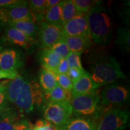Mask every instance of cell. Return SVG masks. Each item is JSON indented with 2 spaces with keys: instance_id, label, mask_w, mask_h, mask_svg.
Returning <instances> with one entry per match:
<instances>
[{
  "instance_id": "4dcf8cb0",
  "label": "cell",
  "mask_w": 130,
  "mask_h": 130,
  "mask_svg": "<svg viewBox=\"0 0 130 130\" xmlns=\"http://www.w3.org/2000/svg\"><path fill=\"white\" fill-rule=\"evenodd\" d=\"M9 104L6 96V87L4 85H2L0 87V113L9 107Z\"/></svg>"
},
{
  "instance_id": "1f68e13d",
  "label": "cell",
  "mask_w": 130,
  "mask_h": 130,
  "mask_svg": "<svg viewBox=\"0 0 130 130\" xmlns=\"http://www.w3.org/2000/svg\"><path fill=\"white\" fill-rule=\"evenodd\" d=\"M26 2L27 1L23 0H0V9H7Z\"/></svg>"
},
{
  "instance_id": "52a82bcc",
  "label": "cell",
  "mask_w": 130,
  "mask_h": 130,
  "mask_svg": "<svg viewBox=\"0 0 130 130\" xmlns=\"http://www.w3.org/2000/svg\"><path fill=\"white\" fill-rule=\"evenodd\" d=\"M129 121V111L121 108H110L102 115L96 130H124Z\"/></svg>"
},
{
  "instance_id": "8fae6325",
  "label": "cell",
  "mask_w": 130,
  "mask_h": 130,
  "mask_svg": "<svg viewBox=\"0 0 130 130\" xmlns=\"http://www.w3.org/2000/svg\"><path fill=\"white\" fill-rule=\"evenodd\" d=\"M35 42L22 32L8 25L0 38V45H12L25 50H31Z\"/></svg>"
},
{
  "instance_id": "7402d4cb",
  "label": "cell",
  "mask_w": 130,
  "mask_h": 130,
  "mask_svg": "<svg viewBox=\"0 0 130 130\" xmlns=\"http://www.w3.org/2000/svg\"><path fill=\"white\" fill-rule=\"evenodd\" d=\"M62 1L56 6L47 10L44 16L43 21L48 23L56 24L62 27L61 22V4Z\"/></svg>"
},
{
  "instance_id": "9c48e42d",
  "label": "cell",
  "mask_w": 130,
  "mask_h": 130,
  "mask_svg": "<svg viewBox=\"0 0 130 130\" xmlns=\"http://www.w3.org/2000/svg\"><path fill=\"white\" fill-rule=\"evenodd\" d=\"M25 65V56L21 50L15 48L3 49L0 55V69L13 72L18 71Z\"/></svg>"
},
{
  "instance_id": "83f0119b",
  "label": "cell",
  "mask_w": 130,
  "mask_h": 130,
  "mask_svg": "<svg viewBox=\"0 0 130 130\" xmlns=\"http://www.w3.org/2000/svg\"><path fill=\"white\" fill-rule=\"evenodd\" d=\"M56 80L57 85L68 91V92H72L73 83L70 80L69 77L66 74H56Z\"/></svg>"
},
{
  "instance_id": "836d02e7",
  "label": "cell",
  "mask_w": 130,
  "mask_h": 130,
  "mask_svg": "<svg viewBox=\"0 0 130 130\" xmlns=\"http://www.w3.org/2000/svg\"><path fill=\"white\" fill-rule=\"evenodd\" d=\"M18 72H13L9 71H4L0 69V79H9L10 80L15 79L19 75Z\"/></svg>"
},
{
  "instance_id": "7c38bea8",
  "label": "cell",
  "mask_w": 130,
  "mask_h": 130,
  "mask_svg": "<svg viewBox=\"0 0 130 130\" xmlns=\"http://www.w3.org/2000/svg\"><path fill=\"white\" fill-rule=\"evenodd\" d=\"M64 36L90 37L87 14H78L62 27Z\"/></svg>"
},
{
  "instance_id": "74e56055",
  "label": "cell",
  "mask_w": 130,
  "mask_h": 130,
  "mask_svg": "<svg viewBox=\"0 0 130 130\" xmlns=\"http://www.w3.org/2000/svg\"><path fill=\"white\" fill-rule=\"evenodd\" d=\"M3 50V46L2 45H0V55H1V52H2Z\"/></svg>"
},
{
  "instance_id": "7a4b0ae2",
  "label": "cell",
  "mask_w": 130,
  "mask_h": 130,
  "mask_svg": "<svg viewBox=\"0 0 130 130\" xmlns=\"http://www.w3.org/2000/svg\"><path fill=\"white\" fill-rule=\"evenodd\" d=\"M91 39L96 44H110L113 36V22L110 10L100 2L87 13Z\"/></svg>"
},
{
  "instance_id": "2e32d148",
  "label": "cell",
  "mask_w": 130,
  "mask_h": 130,
  "mask_svg": "<svg viewBox=\"0 0 130 130\" xmlns=\"http://www.w3.org/2000/svg\"><path fill=\"white\" fill-rule=\"evenodd\" d=\"M63 40L70 52L81 54L90 48L92 40L90 37L63 36Z\"/></svg>"
},
{
  "instance_id": "e0dca14e",
  "label": "cell",
  "mask_w": 130,
  "mask_h": 130,
  "mask_svg": "<svg viewBox=\"0 0 130 130\" xmlns=\"http://www.w3.org/2000/svg\"><path fill=\"white\" fill-rule=\"evenodd\" d=\"M7 25L19 30L36 42L38 37L39 26L35 21H8Z\"/></svg>"
},
{
  "instance_id": "f35d334b",
  "label": "cell",
  "mask_w": 130,
  "mask_h": 130,
  "mask_svg": "<svg viewBox=\"0 0 130 130\" xmlns=\"http://www.w3.org/2000/svg\"><path fill=\"white\" fill-rule=\"evenodd\" d=\"M1 86H2V85H1V84H0V87H1Z\"/></svg>"
},
{
  "instance_id": "d6a6232c",
  "label": "cell",
  "mask_w": 130,
  "mask_h": 130,
  "mask_svg": "<svg viewBox=\"0 0 130 130\" xmlns=\"http://www.w3.org/2000/svg\"><path fill=\"white\" fill-rule=\"evenodd\" d=\"M69 66L66 58H61L56 68L55 73L56 74H67Z\"/></svg>"
},
{
  "instance_id": "6da1fadb",
  "label": "cell",
  "mask_w": 130,
  "mask_h": 130,
  "mask_svg": "<svg viewBox=\"0 0 130 130\" xmlns=\"http://www.w3.org/2000/svg\"><path fill=\"white\" fill-rule=\"evenodd\" d=\"M4 86L7 100L15 105L19 113H31L44 102L39 83L31 74H19Z\"/></svg>"
},
{
  "instance_id": "603a6c76",
  "label": "cell",
  "mask_w": 130,
  "mask_h": 130,
  "mask_svg": "<svg viewBox=\"0 0 130 130\" xmlns=\"http://www.w3.org/2000/svg\"><path fill=\"white\" fill-rule=\"evenodd\" d=\"M77 14L78 13L72 2V0H65L62 1V4H61L62 25L74 18Z\"/></svg>"
},
{
  "instance_id": "ab89813d",
  "label": "cell",
  "mask_w": 130,
  "mask_h": 130,
  "mask_svg": "<svg viewBox=\"0 0 130 130\" xmlns=\"http://www.w3.org/2000/svg\"></svg>"
},
{
  "instance_id": "8992f818",
  "label": "cell",
  "mask_w": 130,
  "mask_h": 130,
  "mask_svg": "<svg viewBox=\"0 0 130 130\" xmlns=\"http://www.w3.org/2000/svg\"><path fill=\"white\" fill-rule=\"evenodd\" d=\"M43 117L59 129L72 116V110L68 101H49L45 102Z\"/></svg>"
},
{
  "instance_id": "30bf717a",
  "label": "cell",
  "mask_w": 130,
  "mask_h": 130,
  "mask_svg": "<svg viewBox=\"0 0 130 130\" xmlns=\"http://www.w3.org/2000/svg\"><path fill=\"white\" fill-rule=\"evenodd\" d=\"M30 124L12 107H8L0 113V130H25Z\"/></svg>"
},
{
  "instance_id": "f546056e",
  "label": "cell",
  "mask_w": 130,
  "mask_h": 130,
  "mask_svg": "<svg viewBox=\"0 0 130 130\" xmlns=\"http://www.w3.org/2000/svg\"><path fill=\"white\" fill-rule=\"evenodd\" d=\"M85 70H80L77 68H69L68 70L67 75L69 77L70 80L72 81V83H74L75 81H76L85 72Z\"/></svg>"
},
{
  "instance_id": "ac0fdd59",
  "label": "cell",
  "mask_w": 130,
  "mask_h": 130,
  "mask_svg": "<svg viewBox=\"0 0 130 130\" xmlns=\"http://www.w3.org/2000/svg\"><path fill=\"white\" fill-rule=\"evenodd\" d=\"M39 83L43 93H46L57 85L56 74L46 68L42 67L39 74Z\"/></svg>"
},
{
  "instance_id": "ffe728a7",
  "label": "cell",
  "mask_w": 130,
  "mask_h": 130,
  "mask_svg": "<svg viewBox=\"0 0 130 130\" xmlns=\"http://www.w3.org/2000/svg\"><path fill=\"white\" fill-rule=\"evenodd\" d=\"M71 97V92L64 90L58 85L48 92L43 94L44 102L49 101H68Z\"/></svg>"
},
{
  "instance_id": "cb8c5ba5",
  "label": "cell",
  "mask_w": 130,
  "mask_h": 130,
  "mask_svg": "<svg viewBox=\"0 0 130 130\" xmlns=\"http://www.w3.org/2000/svg\"><path fill=\"white\" fill-rule=\"evenodd\" d=\"M129 30L127 27L120 28L118 30L116 43L123 51L129 52Z\"/></svg>"
},
{
  "instance_id": "f1b7e54d",
  "label": "cell",
  "mask_w": 130,
  "mask_h": 130,
  "mask_svg": "<svg viewBox=\"0 0 130 130\" xmlns=\"http://www.w3.org/2000/svg\"><path fill=\"white\" fill-rule=\"evenodd\" d=\"M32 126V130H58L56 126L45 119H39Z\"/></svg>"
},
{
  "instance_id": "484cf974",
  "label": "cell",
  "mask_w": 130,
  "mask_h": 130,
  "mask_svg": "<svg viewBox=\"0 0 130 130\" xmlns=\"http://www.w3.org/2000/svg\"><path fill=\"white\" fill-rule=\"evenodd\" d=\"M50 48L61 59V58H66L70 53L67 45L66 44L63 40V39L56 42Z\"/></svg>"
},
{
  "instance_id": "44dd1931",
  "label": "cell",
  "mask_w": 130,
  "mask_h": 130,
  "mask_svg": "<svg viewBox=\"0 0 130 130\" xmlns=\"http://www.w3.org/2000/svg\"><path fill=\"white\" fill-rule=\"evenodd\" d=\"M27 5L34 16L35 22L40 23L43 21L46 11V0H30L27 1Z\"/></svg>"
},
{
  "instance_id": "5b68a950",
  "label": "cell",
  "mask_w": 130,
  "mask_h": 130,
  "mask_svg": "<svg viewBox=\"0 0 130 130\" xmlns=\"http://www.w3.org/2000/svg\"><path fill=\"white\" fill-rule=\"evenodd\" d=\"M100 95V104L103 114L110 108H121L129 102L130 90L127 85L116 81L105 85Z\"/></svg>"
},
{
  "instance_id": "d6986e66",
  "label": "cell",
  "mask_w": 130,
  "mask_h": 130,
  "mask_svg": "<svg viewBox=\"0 0 130 130\" xmlns=\"http://www.w3.org/2000/svg\"><path fill=\"white\" fill-rule=\"evenodd\" d=\"M61 58L49 48H43L40 51L39 60L42 67L46 68L55 72Z\"/></svg>"
},
{
  "instance_id": "4fadbf2b",
  "label": "cell",
  "mask_w": 130,
  "mask_h": 130,
  "mask_svg": "<svg viewBox=\"0 0 130 130\" xmlns=\"http://www.w3.org/2000/svg\"><path fill=\"white\" fill-rule=\"evenodd\" d=\"M7 16L8 21H35V18L28 7L27 2L13 7L3 9Z\"/></svg>"
},
{
  "instance_id": "4316f807",
  "label": "cell",
  "mask_w": 130,
  "mask_h": 130,
  "mask_svg": "<svg viewBox=\"0 0 130 130\" xmlns=\"http://www.w3.org/2000/svg\"><path fill=\"white\" fill-rule=\"evenodd\" d=\"M66 58L68 61L69 68H74L80 70L84 69L82 66V64H81V54L74 53L70 52Z\"/></svg>"
},
{
  "instance_id": "d4e9b609",
  "label": "cell",
  "mask_w": 130,
  "mask_h": 130,
  "mask_svg": "<svg viewBox=\"0 0 130 130\" xmlns=\"http://www.w3.org/2000/svg\"><path fill=\"white\" fill-rule=\"evenodd\" d=\"M78 14H87L100 1L91 0H72Z\"/></svg>"
},
{
  "instance_id": "d590c367",
  "label": "cell",
  "mask_w": 130,
  "mask_h": 130,
  "mask_svg": "<svg viewBox=\"0 0 130 130\" xmlns=\"http://www.w3.org/2000/svg\"><path fill=\"white\" fill-rule=\"evenodd\" d=\"M61 2L60 0H46V10L50 8L56 6Z\"/></svg>"
},
{
  "instance_id": "ba28073f",
  "label": "cell",
  "mask_w": 130,
  "mask_h": 130,
  "mask_svg": "<svg viewBox=\"0 0 130 130\" xmlns=\"http://www.w3.org/2000/svg\"><path fill=\"white\" fill-rule=\"evenodd\" d=\"M62 27L48 23L43 21L39 25L38 38L41 48H51L54 44L63 39Z\"/></svg>"
},
{
  "instance_id": "3957f363",
  "label": "cell",
  "mask_w": 130,
  "mask_h": 130,
  "mask_svg": "<svg viewBox=\"0 0 130 130\" xmlns=\"http://www.w3.org/2000/svg\"><path fill=\"white\" fill-rule=\"evenodd\" d=\"M90 65L92 80L100 87L126 78L115 57L93 53L90 56Z\"/></svg>"
},
{
  "instance_id": "5bb4252c",
  "label": "cell",
  "mask_w": 130,
  "mask_h": 130,
  "mask_svg": "<svg viewBox=\"0 0 130 130\" xmlns=\"http://www.w3.org/2000/svg\"><path fill=\"white\" fill-rule=\"evenodd\" d=\"M97 125L93 119L72 116L58 130H96Z\"/></svg>"
},
{
  "instance_id": "e575fe53",
  "label": "cell",
  "mask_w": 130,
  "mask_h": 130,
  "mask_svg": "<svg viewBox=\"0 0 130 130\" xmlns=\"http://www.w3.org/2000/svg\"><path fill=\"white\" fill-rule=\"evenodd\" d=\"M7 22L8 19L6 13L3 9H0V29L4 26L7 25Z\"/></svg>"
},
{
  "instance_id": "277c9868",
  "label": "cell",
  "mask_w": 130,
  "mask_h": 130,
  "mask_svg": "<svg viewBox=\"0 0 130 130\" xmlns=\"http://www.w3.org/2000/svg\"><path fill=\"white\" fill-rule=\"evenodd\" d=\"M100 90L82 95H71L69 104L73 116H82L96 120L102 115L100 106Z\"/></svg>"
},
{
  "instance_id": "9a60e30c",
  "label": "cell",
  "mask_w": 130,
  "mask_h": 130,
  "mask_svg": "<svg viewBox=\"0 0 130 130\" xmlns=\"http://www.w3.org/2000/svg\"><path fill=\"white\" fill-rule=\"evenodd\" d=\"M100 88V86L92 80L90 73L85 71L84 74L73 83L71 95H82L88 93Z\"/></svg>"
},
{
  "instance_id": "8d00e7d4",
  "label": "cell",
  "mask_w": 130,
  "mask_h": 130,
  "mask_svg": "<svg viewBox=\"0 0 130 130\" xmlns=\"http://www.w3.org/2000/svg\"><path fill=\"white\" fill-rule=\"evenodd\" d=\"M25 130H32V125L30 124V125H29L28 127H27V128Z\"/></svg>"
}]
</instances>
